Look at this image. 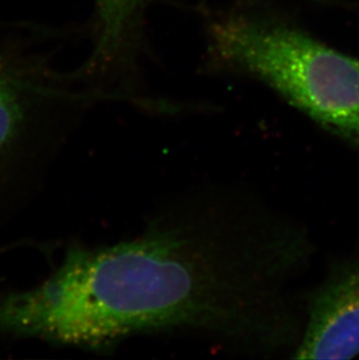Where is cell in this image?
<instances>
[{
	"label": "cell",
	"instance_id": "1",
	"mask_svg": "<svg viewBox=\"0 0 359 360\" xmlns=\"http://www.w3.org/2000/svg\"><path fill=\"white\" fill-rule=\"evenodd\" d=\"M298 248L253 194L190 193L132 238L70 246L39 285L0 292V336L97 352L186 333L265 354L285 335L280 282Z\"/></svg>",
	"mask_w": 359,
	"mask_h": 360
},
{
	"label": "cell",
	"instance_id": "2",
	"mask_svg": "<svg viewBox=\"0 0 359 360\" xmlns=\"http://www.w3.org/2000/svg\"><path fill=\"white\" fill-rule=\"evenodd\" d=\"M21 44L0 41V231L40 196L55 161L99 92L72 85Z\"/></svg>",
	"mask_w": 359,
	"mask_h": 360
},
{
	"label": "cell",
	"instance_id": "3",
	"mask_svg": "<svg viewBox=\"0 0 359 360\" xmlns=\"http://www.w3.org/2000/svg\"><path fill=\"white\" fill-rule=\"evenodd\" d=\"M209 42L218 61L264 82L313 120L359 141V60L251 13L213 21Z\"/></svg>",
	"mask_w": 359,
	"mask_h": 360
},
{
	"label": "cell",
	"instance_id": "4",
	"mask_svg": "<svg viewBox=\"0 0 359 360\" xmlns=\"http://www.w3.org/2000/svg\"><path fill=\"white\" fill-rule=\"evenodd\" d=\"M295 351L298 359H350L359 354V267L316 296Z\"/></svg>",
	"mask_w": 359,
	"mask_h": 360
},
{
	"label": "cell",
	"instance_id": "5",
	"mask_svg": "<svg viewBox=\"0 0 359 360\" xmlns=\"http://www.w3.org/2000/svg\"><path fill=\"white\" fill-rule=\"evenodd\" d=\"M147 0H95V49L81 75H95L125 61L136 46Z\"/></svg>",
	"mask_w": 359,
	"mask_h": 360
}]
</instances>
